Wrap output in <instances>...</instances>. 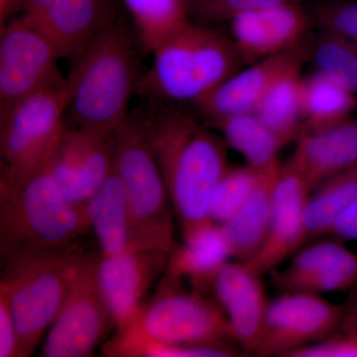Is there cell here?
Instances as JSON below:
<instances>
[{
    "label": "cell",
    "mask_w": 357,
    "mask_h": 357,
    "mask_svg": "<svg viewBox=\"0 0 357 357\" xmlns=\"http://www.w3.org/2000/svg\"><path fill=\"white\" fill-rule=\"evenodd\" d=\"M146 126L181 229L208 222L213 190L229 168L227 143L182 112H162Z\"/></svg>",
    "instance_id": "cell-1"
},
{
    "label": "cell",
    "mask_w": 357,
    "mask_h": 357,
    "mask_svg": "<svg viewBox=\"0 0 357 357\" xmlns=\"http://www.w3.org/2000/svg\"><path fill=\"white\" fill-rule=\"evenodd\" d=\"M75 128L112 138L130 117L137 86L135 53L126 33L109 24L76 58L67 79Z\"/></svg>",
    "instance_id": "cell-2"
},
{
    "label": "cell",
    "mask_w": 357,
    "mask_h": 357,
    "mask_svg": "<svg viewBox=\"0 0 357 357\" xmlns=\"http://www.w3.org/2000/svg\"><path fill=\"white\" fill-rule=\"evenodd\" d=\"M91 230L86 206L66 198L45 165L11 185H0V244L4 257L70 249Z\"/></svg>",
    "instance_id": "cell-3"
},
{
    "label": "cell",
    "mask_w": 357,
    "mask_h": 357,
    "mask_svg": "<svg viewBox=\"0 0 357 357\" xmlns=\"http://www.w3.org/2000/svg\"><path fill=\"white\" fill-rule=\"evenodd\" d=\"M158 294L144 303L135 318L117 328L103 347L107 356L135 357L147 345L231 347L229 321L218 303L199 292L180 291L178 280L165 277Z\"/></svg>",
    "instance_id": "cell-4"
},
{
    "label": "cell",
    "mask_w": 357,
    "mask_h": 357,
    "mask_svg": "<svg viewBox=\"0 0 357 357\" xmlns=\"http://www.w3.org/2000/svg\"><path fill=\"white\" fill-rule=\"evenodd\" d=\"M153 55L141 86L175 102H199L245 64L231 37L192 21Z\"/></svg>",
    "instance_id": "cell-5"
},
{
    "label": "cell",
    "mask_w": 357,
    "mask_h": 357,
    "mask_svg": "<svg viewBox=\"0 0 357 357\" xmlns=\"http://www.w3.org/2000/svg\"><path fill=\"white\" fill-rule=\"evenodd\" d=\"M112 148L114 170L128 198L134 250L170 255L175 213L146 124L129 117L112 137Z\"/></svg>",
    "instance_id": "cell-6"
},
{
    "label": "cell",
    "mask_w": 357,
    "mask_h": 357,
    "mask_svg": "<svg viewBox=\"0 0 357 357\" xmlns=\"http://www.w3.org/2000/svg\"><path fill=\"white\" fill-rule=\"evenodd\" d=\"M79 253L72 248L6 256L0 281L20 337V357L31 356L57 318Z\"/></svg>",
    "instance_id": "cell-7"
},
{
    "label": "cell",
    "mask_w": 357,
    "mask_h": 357,
    "mask_svg": "<svg viewBox=\"0 0 357 357\" xmlns=\"http://www.w3.org/2000/svg\"><path fill=\"white\" fill-rule=\"evenodd\" d=\"M69 112L65 79L0 109V185L20 182L48 163Z\"/></svg>",
    "instance_id": "cell-8"
},
{
    "label": "cell",
    "mask_w": 357,
    "mask_h": 357,
    "mask_svg": "<svg viewBox=\"0 0 357 357\" xmlns=\"http://www.w3.org/2000/svg\"><path fill=\"white\" fill-rule=\"evenodd\" d=\"M95 264V256H77L64 303L47 332L42 356H91L114 326L96 284Z\"/></svg>",
    "instance_id": "cell-9"
},
{
    "label": "cell",
    "mask_w": 357,
    "mask_h": 357,
    "mask_svg": "<svg viewBox=\"0 0 357 357\" xmlns=\"http://www.w3.org/2000/svg\"><path fill=\"white\" fill-rule=\"evenodd\" d=\"M56 47L22 15L1 25L0 109L64 79Z\"/></svg>",
    "instance_id": "cell-10"
},
{
    "label": "cell",
    "mask_w": 357,
    "mask_h": 357,
    "mask_svg": "<svg viewBox=\"0 0 357 357\" xmlns=\"http://www.w3.org/2000/svg\"><path fill=\"white\" fill-rule=\"evenodd\" d=\"M342 319L340 307L319 294L291 291L269 303L255 354L289 357L331 337Z\"/></svg>",
    "instance_id": "cell-11"
},
{
    "label": "cell",
    "mask_w": 357,
    "mask_h": 357,
    "mask_svg": "<svg viewBox=\"0 0 357 357\" xmlns=\"http://www.w3.org/2000/svg\"><path fill=\"white\" fill-rule=\"evenodd\" d=\"M169 256L161 251L136 250L96 257V284L115 328L135 318L155 279L166 270Z\"/></svg>",
    "instance_id": "cell-12"
},
{
    "label": "cell",
    "mask_w": 357,
    "mask_h": 357,
    "mask_svg": "<svg viewBox=\"0 0 357 357\" xmlns=\"http://www.w3.org/2000/svg\"><path fill=\"white\" fill-rule=\"evenodd\" d=\"M311 188L290 162L280 167L273 192V208L266 239L261 249L243 263L262 276L280 265L306 243L305 211Z\"/></svg>",
    "instance_id": "cell-13"
},
{
    "label": "cell",
    "mask_w": 357,
    "mask_h": 357,
    "mask_svg": "<svg viewBox=\"0 0 357 357\" xmlns=\"http://www.w3.org/2000/svg\"><path fill=\"white\" fill-rule=\"evenodd\" d=\"M312 24L299 0H288L241 14L230 21L231 38L246 63L299 48Z\"/></svg>",
    "instance_id": "cell-14"
},
{
    "label": "cell",
    "mask_w": 357,
    "mask_h": 357,
    "mask_svg": "<svg viewBox=\"0 0 357 357\" xmlns=\"http://www.w3.org/2000/svg\"><path fill=\"white\" fill-rule=\"evenodd\" d=\"M211 291L236 344L243 351L255 354L269 307L261 276L243 263L227 262L215 276Z\"/></svg>",
    "instance_id": "cell-15"
},
{
    "label": "cell",
    "mask_w": 357,
    "mask_h": 357,
    "mask_svg": "<svg viewBox=\"0 0 357 357\" xmlns=\"http://www.w3.org/2000/svg\"><path fill=\"white\" fill-rule=\"evenodd\" d=\"M304 59L301 47L262 59L230 76L196 105L210 121L255 112L275 82L291 70L302 69Z\"/></svg>",
    "instance_id": "cell-16"
},
{
    "label": "cell",
    "mask_w": 357,
    "mask_h": 357,
    "mask_svg": "<svg viewBox=\"0 0 357 357\" xmlns=\"http://www.w3.org/2000/svg\"><path fill=\"white\" fill-rule=\"evenodd\" d=\"M278 281L291 291L337 292L357 284V255L342 243L321 241L294 257Z\"/></svg>",
    "instance_id": "cell-17"
},
{
    "label": "cell",
    "mask_w": 357,
    "mask_h": 357,
    "mask_svg": "<svg viewBox=\"0 0 357 357\" xmlns=\"http://www.w3.org/2000/svg\"><path fill=\"white\" fill-rule=\"evenodd\" d=\"M23 17L50 40L61 58H77L109 24L103 0H54L37 15Z\"/></svg>",
    "instance_id": "cell-18"
},
{
    "label": "cell",
    "mask_w": 357,
    "mask_h": 357,
    "mask_svg": "<svg viewBox=\"0 0 357 357\" xmlns=\"http://www.w3.org/2000/svg\"><path fill=\"white\" fill-rule=\"evenodd\" d=\"M229 241L222 225L208 220L183 231V243L169 256L166 276L180 281L187 278L196 292L211 289L213 280L229 258Z\"/></svg>",
    "instance_id": "cell-19"
},
{
    "label": "cell",
    "mask_w": 357,
    "mask_h": 357,
    "mask_svg": "<svg viewBox=\"0 0 357 357\" xmlns=\"http://www.w3.org/2000/svg\"><path fill=\"white\" fill-rule=\"evenodd\" d=\"M289 160L314 191L326 178L357 165V116L321 132H302Z\"/></svg>",
    "instance_id": "cell-20"
},
{
    "label": "cell",
    "mask_w": 357,
    "mask_h": 357,
    "mask_svg": "<svg viewBox=\"0 0 357 357\" xmlns=\"http://www.w3.org/2000/svg\"><path fill=\"white\" fill-rule=\"evenodd\" d=\"M280 163L262 170L261 177L243 208L227 222L220 225L229 241L232 257L237 261H250L266 239L272 208L273 192Z\"/></svg>",
    "instance_id": "cell-21"
},
{
    "label": "cell",
    "mask_w": 357,
    "mask_h": 357,
    "mask_svg": "<svg viewBox=\"0 0 357 357\" xmlns=\"http://www.w3.org/2000/svg\"><path fill=\"white\" fill-rule=\"evenodd\" d=\"M86 208L91 229L100 244V255L114 256L135 251L128 198L114 169L86 202Z\"/></svg>",
    "instance_id": "cell-22"
},
{
    "label": "cell",
    "mask_w": 357,
    "mask_h": 357,
    "mask_svg": "<svg viewBox=\"0 0 357 357\" xmlns=\"http://www.w3.org/2000/svg\"><path fill=\"white\" fill-rule=\"evenodd\" d=\"M357 96L342 84L316 70L302 81L301 133L328 130L351 119Z\"/></svg>",
    "instance_id": "cell-23"
},
{
    "label": "cell",
    "mask_w": 357,
    "mask_h": 357,
    "mask_svg": "<svg viewBox=\"0 0 357 357\" xmlns=\"http://www.w3.org/2000/svg\"><path fill=\"white\" fill-rule=\"evenodd\" d=\"M301 69L291 70L275 82L255 114L274 134L282 147L296 140L302 129Z\"/></svg>",
    "instance_id": "cell-24"
},
{
    "label": "cell",
    "mask_w": 357,
    "mask_h": 357,
    "mask_svg": "<svg viewBox=\"0 0 357 357\" xmlns=\"http://www.w3.org/2000/svg\"><path fill=\"white\" fill-rule=\"evenodd\" d=\"M143 48L153 54L192 22L187 0H123Z\"/></svg>",
    "instance_id": "cell-25"
},
{
    "label": "cell",
    "mask_w": 357,
    "mask_h": 357,
    "mask_svg": "<svg viewBox=\"0 0 357 357\" xmlns=\"http://www.w3.org/2000/svg\"><path fill=\"white\" fill-rule=\"evenodd\" d=\"M305 211L306 241L331 234L337 218L357 197V165L326 178L314 190Z\"/></svg>",
    "instance_id": "cell-26"
},
{
    "label": "cell",
    "mask_w": 357,
    "mask_h": 357,
    "mask_svg": "<svg viewBox=\"0 0 357 357\" xmlns=\"http://www.w3.org/2000/svg\"><path fill=\"white\" fill-rule=\"evenodd\" d=\"M222 132L227 145L239 152L248 165L264 170L279 162L282 145L255 112L223 117L211 121Z\"/></svg>",
    "instance_id": "cell-27"
},
{
    "label": "cell",
    "mask_w": 357,
    "mask_h": 357,
    "mask_svg": "<svg viewBox=\"0 0 357 357\" xmlns=\"http://www.w3.org/2000/svg\"><path fill=\"white\" fill-rule=\"evenodd\" d=\"M316 70L357 96V44L335 33L319 30L311 51Z\"/></svg>",
    "instance_id": "cell-28"
},
{
    "label": "cell",
    "mask_w": 357,
    "mask_h": 357,
    "mask_svg": "<svg viewBox=\"0 0 357 357\" xmlns=\"http://www.w3.org/2000/svg\"><path fill=\"white\" fill-rule=\"evenodd\" d=\"M261 172L249 165L227 169L211 196V222L223 225L234 217L250 198Z\"/></svg>",
    "instance_id": "cell-29"
},
{
    "label": "cell",
    "mask_w": 357,
    "mask_h": 357,
    "mask_svg": "<svg viewBox=\"0 0 357 357\" xmlns=\"http://www.w3.org/2000/svg\"><path fill=\"white\" fill-rule=\"evenodd\" d=\"M312 25L357 44V0H318L311 11Z\"/></svg>",
    "instance_id": "cell-30"
},
{
    "label": "cell",
    "mask_w": 357,
    "mask_h": 357,
    "mask_svg": "<svg viewBox=\"0 0 357 357\" xmlns=\"http://www.w3.org/2000/svg\"><path fill=\"white\" fill-rule=\"evenodd\" d=\"M190 17L197 23L231 21L241 14L258 10L288 0H187Z\"/></svg>",
    "instance_id": "cell-31"
},
{
    "label": "cell",
    "mask_w": 357,
    "mask_h": 357,
    "mask_svg": "<svg viewBox=\"0 0 357 357\" xmlns=\"http://www.w3.org/2000/svg\"><path fill=\"white\" fill-rule=\"evenodd\" d=\"M289 357H357V333L331 335L293 352Z\"/></svg>",
    "instance_id": "cell-32"
},
{
    "label": "cell",
    "mask_w": 357,
    "mask_h": 357,
    "mask_svg": "<svg viewBox=\"0 0 357 357\" xmlns=\"http://www.w3.org/2000/svg\"><path fill=\"white\" fill-rule=\"evenodd\" d=\"M0 357H20L17 328L3 292H0Z\"/></svg>",
    "instance_id": "cell-33"
},
{
    "label": "cell",
    "mask_w": 357,
    "mask_h": 357,
    "mask_svg": "<svg viewBox=\"0 0 357 357\" xmlns=\"http://www.w3.org/2000/svg\"><path fill=\"white\" fill-rule=\"evenodd\" d=\"M331 234L342 241L357 239V197L337 218Z\"/></svg>",
    "instance_id": "cell-34"
},
{
    "label": "cell",
    "mask_w": 357,
    "mask_h": 357,
    "mask_svg": "<svg viewBox=\"0 0 357 357\" xmlns=\"http://www.w3.org/2000/svg\"><path fill=\"white\" fill-rule=\"evenodd\" d=\"M23 0H0V21L6 24L11 14L22 10Z\"/></svg>",
    "instance_id": "cell-35"
}]
</instances>
